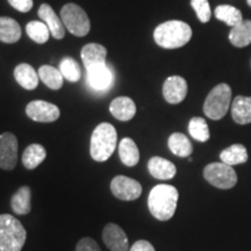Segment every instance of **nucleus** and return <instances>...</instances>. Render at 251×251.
I'll return each instance as SVG.
<instances>
[{
    "instance_id": "0eeeda50",
    "label": "nucleus",
    "mask_w": 251,
    "mask_h": 251,
    "mask_svg": "<svg viewBox=\"0 0 251 251\" xmlns=\"http://www.w3.org/2000/svg\"><path fill=\"white\" fill-rule=\"evenodd\" d=\"M203 178L212 186L221 190L233 188L237 183V175L233 166L224 162L211 163L203 169Z\"/></svg>"
},
{
    "instance_id": "bb28decb",
    "label": "nucleus",
    "mask_w": 251,
    "mask_h": 251,
    "mask_svg": "<svg viewBox=\"0 0 251 251\" xmlns=\"http://www.w3.org/2000/svg\"><path fill=\"white\" fill-rule=\"evenodd\" d=\"M214 14L218 20L224 21L226 25H228V26L230 27L236 26V25L243 21L242 12H241L238 8L230 5L218 6V7L215 8Z\"/></svg>"
},
{
    "instance_id": "c9c22d12",
    "label": "nucleus",
    "mask_w": 251,
    "mask_h": 251,
    "mask_svg": "<svg viewBox=\"0 0 251 251\" xmlns=\"http://www.w3.org/2000/svg\"><path fill=\"white\" fill-rule=\"evenodd\" d=\"M247 2H248V5H249L251 7V0H247Z\"/></svg>"
},
{
    "instance_id": "1a4fd4ad",
    "label": "nucleus",
    "mask_w": 251,
    "mask_h": 251,
    "mask_svg": "<svg viewBox=\"0 0 251 251\" xmlns=\"http://www.w3.org/2000/svg\"><path fill=\"white\" fill-rule=\"evenodd\" d=\"M18 161V139L14 134L4 133L0 135V168L12 171Z\"/></svg>"
},
{
    "instance_id": "c756f323",
    "label": "nucleus",
    "mask_w": 251,
    "mask_h": 251,
    "mask_svg": "<svg viewBox=\"0 0 251 251\" xmlns=\"http://www.w3.org/2000/svg\"><path fill=\"white\" fill-rule=\"evenodd\" d=\"M26 31L28 36L30 37L34 42L39 43V45H43L47 41L49 40L50 34L49 28L43 21H31L27 25Z\"/></svg>"
},
{
    "instance_id": "b1692460",
    "label": "nucleus",
    "mask_w": 251,
    "mask_h": 251,
    "mask_svg": "<svg viewBox=\"0 0 251 251\" xmlns=\"http://www.w3.org/2000/svg\"><path fill=\"white\" fill-rule=\"evenodd\" d=\"M47 152L45 147L41 144H30L23 153V164L28 170H34L46 159Z\"/></svg>"
},
{
    "instance_id": "a211bd4d",
    "label": "nucleus",
    "mask_w": 251,
    "mask_h": 251,
    "mask_svg": "<svg viewBox=\"0 0 251 251\" xmlns=\"http://www.w3.org/2000/svg\"><path fill=\"white\" fill-rule=\"evenodd\" d=\"M14 78L25 90H34L39 85V74L27 63L19 64L14 69Z\"/></svg>"
},
{
    "instance_id": "ddd939ff",
    "label": "nucleus",
    "mask_w": 251,
    "mask_h": 251,
    "mask_svg": "<svg viewBox=\"0 0 251 251\" xmlns=\"http://www.w3.org/2000/svg\"><path fill=\"white\" fill-rule=\"evenodd\" d=\"M113 72L107 64L89 69L87 70V81L90 86L97 91H105L113 84Z\"/></svg>"
},
{
    "instance_id": "f8f14e48",
    "label": "nucleus",
    "mask_w": 251,
    "mask_h": 251,
    "mask_svg": "<svg viewBox=\"0 0 251 251\" xmlns=\"http://www.w3.org/2000/svg\"><path fill=\"white\" fill-rule=\"evenodd\" d=\"M187 83L183 77L171 76L164 81L163 96L169 103H179L186 98Z\"/></svg>"
},
{
    "instance_id": "9b49d317",
    "label": "nucleus",
    "mask_w": 251,
    "mask_h": 251,
    "mask_svg": "<svg viewBox=\"0 0 251 251\" xmlns=\"http://www.w3.org/2000/svg\"><path fill=\"white\" fill-rule=\"evenodd\" d=\"M102 240L111 251H128V237L120 226L106 225L102 230Z\"/></svg>"
},
{
    "instance_id": "9d476101",
    "label": "nucleus",
    "mask_w": 251,
    "mask_h": 251,
    "mask_svg": "<svg viewBox=\"0 0 251 251\" xmlns=\"http://www.w3.org/2000/svg\"><path fill=\"white\" fill-rule=\"evenodd\" d=\"M26 114L36 122H54L59 118V108L51 102L34 100L27 105Z\"/></svg>"
},
{
    "instance_id": "dca6fc26",
    "label": "nucleus",
    "mask_w": 251,
    "mask_h": 251,
    "mask_svg": "<svg viewBox=\"0 0 251 251\" xmlns=\"http://www.w3.org/2000/svg\"><path fill=\"white\" fill-rule=\"evenodd\" d=\"M148 170L152 177L161 180L172 179L177 174V169L174 163L158 156L151 157L149 159Z\"/></svg>"
},
{
    "instance_id": "f03ea898",
    "label": "nucleus",
    "mask_w": 251,
    "mask_h": 251,
    "mask_svg": "<svg viewBox=\"0 0 251 251\" xmlns=\"http://www.w3.org/2000/svg\"><path fill=\"white\" fill-rule=\"evenodd\" d=\"M192 37V29L186 23L179 20L166 21L156 27L153 39L159 47L165 49H177L188 43Z\"/></svg>"
},
{
    "instance_id": "f3484780",
    "label": "nucleus",
    "mask_w": 251,
    "mask_h": 251,
    "mask_svg": "<svg viewBox=\"0 0 251 251\" xmlns=\"http://www.w3.org/2000/svg\"><path fill=\"white\" fill-rule=\"evenodd\" d=\"M109 112L120 121H129L136 114V105L128 97H118L109 105Z\"/></svg>"
},
{
    "instance_id": "f257e3e1",
    "label": "nucleus",
    "mask_w": 251,
    "mask_h": 251,
    "mask_svg": "<svg viewBox=\"0 0 251 251\" xmlns=\"http://www.w3.org/2000/svg\"><path fill=\"white\" fill-rule=\"evenodd\" d=\"M178 198H179L178 190L172 185H156L149 193V211L153 218L159 221H168L175 214Z\"/></svg>"
},
{
    "instance_id": "a878e982",
    "label": "nucleus",
    "mask_w": 251,
    "mask_h": 251,
    "mask_svg": "<svg viewBox=\"0 0 251 251\" xmlns=\"http://www.w3.org/2000/svg\"><path fill=\"white\" fill-rule=\"evenodd\" d=\"M220 158H221V162L230 166L243 164L248 161L247 148L243 144H233L220 153Z\"/></svg>"
},
{
    "instance_id": "aec40b11",
    "label": "nucleus",
    "mask_w": 251,
    "mask_h": 251,
    "mask_svg": "<svg viewBox=\"0 0 251 251\" xmlns=\"http://www.w3.org/2000/svg\"><path fill=\"white\" fill-rule=\"evenodd\" d=\"M229 41L237 48H244L251 43V20H243L236 26L231 27Z\"/></svg>"
},
{
    "instance_id": "393cba45",
    "label": "nucleus",
    "mask_w": 251,
    "mask_h": 251,
    "mask_svg": "<svg viewBox=\"0 0 251 251\" xmlns=\"http://www.w3.org/2000/svg\"><path fill=\"white\" fill-rule=\"evenodd\" d=\"M169 149L174 155L178 157H188L193 152V147L191 141L181 133H174L169 137Z\"/></svg>"
},
{
    "instance_id": "2eb2a0df",
    "label": "nucleus",
    "mask_w": 251,
    "mask_h": 251,
    "mask_svg": "<svg viewBox=\"0 0 251 251\" xmlns=\"http://www.w3.org/2000/svg\"><path fill=\"white\" fill-rule=\"evenodd\" d=\"M106 56H107V50L98 43H89L81 49V59L86 70L106 64Z\"/></svg>"
},
{
    "instance_id": "4be33fe9",
    "label": "nucleus",
    "mask_w": 251,
    "mask_h": 251,
    "mask_svg": "<svg viewBox=\"0 0 251 251\" xmlns=\"http://www.w3.org/2000/svg\"><path fill=\"white\" fill-rule=\"evenodd\" d=\"M21 37V27L14 19L0 18V41L4 43H15Z\"/></svg>"
},
{
    "instance_id": "7c9ffc66",
    "label": "nucleus",
    "mask_w": 251,
    "mask_h": 251,
    "mask_svg": "<svg viewBox=\"0 0 251 251\" xmlns=\"http://www.w3.org/2000/svg\"><path fill=\"white\" fill-rule=\"evenodd\" d=\"M59 71L65 79L72 81V83H76L81 77L79 65L71 57H64L62 59L61 64H59Z\"/></svg>"
},
{
    "instance_id": "20e7f679",
    "label": "nucleus",
    "mask_w": 251,
    "mask_h": 251,
    "mask_svg": "<svg viewBox=\"0 0 251 251\" xmlns=\"http://www.w3.org/2000/svg\"><path fill=\"white\" fill-rule=\"evenodd\" d=\"M27 238L26 229L11 214L0 215V251H21Z\"/></svg>"
},
{
    "instance_id": "c85d7f7f",
    "label": "nucleus",
    "mask_w": 251,
    "mask_h": 251,
    "mask_svg": "<svg viewBox=\"0 0 251 251\" xmlns=\"http://www.w3.org/2000/svg\"><path fill=\"white\" fill-rule=\"evenodd\" d=\"M188 133L194 140L199 142H207L209 140V128L205 119L196 117L192 118L188 124Z\"/></svg>"
},
{
    "instance_id": "cd10ccee",
    "label": "nucleus",
    "mask_w": 251,
    "mask_h": 251,
    "mask_svg": "<svg viewBox=\"0 0 251 251\" xmlns=\"http://www.w3.org/2000/svg\"><path fill=\"white\" fill-rule=\"evenodd\" d=\"M39 78L49 89L59 90L63 86V75L61 71L50 65H43L40 68Z\"/></svg>"
},
{
    "instance_id": "412c9836",
    "label": "nucleus",
    "mask_w": 251,
    "mask_h": 251,
    "mask_svg": "<svg viewBox=\"0 0 251 251\" xmlns=\"http://www.w3.org/2000/svg\"><path fill=\"white\" fill-rule=\"evenodd\" d=\"M31 190L29 186L20 187L11 199V207L15 214L26 215L31 209Z\"/></svg>"
},
{
    "instance_id": "2f4dec72",
    "label": "nucleus",
    "mask_w": 251,
    "mask_h": 251,
    "mask_svg": "<svg viewBox=\"0 0 251 251\" xmlns=\"http://www.w3.org/2000/svg\"><path fill=\"white\" fill-rule=\"evenodd\" d=\"M191 6L196 11L197 17L203 24L211 20L212 11L208 0H191Z\"/></svg>"
},
{
    "instance_id": "6e6552de",
    "label": "nucleus",
    "mask_w": 251,
    "mask_h": 251,
    "mask_svg": "<svg viewBox=\"0 0 251 251\" xmlns=\"http://www.w3.org/2000/svg\"><path fill=\"white\" fill-rule=\"evenodd\" d=\"M113 196L124 201H131L139 199L142 193V186L137 180L126 176H117L111 181Z\"/></svg>"
},
{
    "instance_id": "6ab92c4d",
    "label": "nucleus",
    "mask_w": 251,
    "mask_h": 251,
    "mask_svg": "<svg viewBox=\"0 0 251 251\" xmlns=\"http://www.w3.org/2000/svg\"><path fill=\"white\" fill-rule=\"evenodd\" d=\"M231 117L238 125L251 124V97L237 96L231 103Z\"/></svg>"
},
{
    "instance_id": "5701e85b",
    "label": "nucleus",
    "mask_w": 251,
    "mask_h": 251,
    "mask_svg": "<svg viewBox=\"0 0 251 251\" xmlns=\"http://www.w3.org/2000/svg\"><path fill=\"white\" fill-rule=\"evenodd\" d=\"M119 155L126 166H135L140 161V152L136 143L129 137H125L119 144Z\"/></svg>"
},
{
    "instance_id": "72a5a7b5",
    "label": "nucleus",
    "mask_w": 251,
    "mask_h": 251,
    "mask_svg": "<svg viewBox=\"0 0 251 251\" xmlns=\"http://www.w3.org/2000/svg\"><path fill=\"white\" fill-rule=\"evenodd\" d=\"M8 2L12 7L23 13L29 12L33 7V0H8Z\"/></svg>"
},
{
    "instance_id": "473e14b6",
    "label": "nucleus",
    "mask_w": 251,
    "mask_h": 251,
    "mask_svg": "<svg viewBox=\"0 0 251 251\" xmlns=\"http://www.w3.org/2000/svg\"><path fill=\"white\" fill-rule=\"evenodd\" d=\"M76 251H101V250H100L99 244L97 243L93 238L84 237L77 243Z\"/></svg>"
},
{
    "instance_id": "423d86ee",
    "label": "nucleus",
    "mask_w": 251,
    "mask_h": 251,
    "mask_svg": "<svg viewBox=\"0 0 251 251\" xmlns=\"http://www.w3.org/2000/svg\"><path fill=\"white\" fill-rule=\"evenodd\" d=\"M64 27L75 36H85L91 29L90 19L83 8L76 4H67L61 9Z\"/></svg>"
},
{
    "instance_id": "4468645a",
    "label": "nucleus",
    "mask_w": 251,
    "mask_h": 251,
    "mask_svg": "<svg viewBox=\"0 0 251 251\" xmlns=\"http://www.w3.org/2000/svg\"><path fill=\"white\" fill-rule=\"evenodd\" d=\"M39 17L41 20L47 25V27L49 28L50 34L55 39L61 40L65 36V27L63 21L57 17V14L55 13L54 9L51 8V6L48 4H42L39 8Z\"/></svg>"
},
{
    "instance_id": "f704fd0d",
    "label": "nucleus",
    "mask_w": 251,
    "mask_h": 251,
    "mask_svg": "<svg viewBox=\"0 0 251 251\" xmlns=\"http://www.w3.org/2000/svg\"><path fill=\"white\" fill-rule=\"evenodd\" d=\"M129 251H155V248L148 241L140 240L133 244Z\"/></svg>"
},
{
    "instance_id": "39448f33",
    "label": "nucleus",
    "mask_w": 251,
    "mask_h": 251,
    "mask_svg": "<svg viewBox=\"0 0 251 251\" xmlns=\"http://www.w3.org/2000/svg\"><path fill=\"white\" fill-rule=\"evenodd\" d=\"M231 102V89L228 84L221 83L208 93L203 103V113L212 120H220L227 114Z\"/></svg>"
},
{
    "instance_id": "7ed1b4c3",
    "label": "nucleus",
    "mask_w": 251,
    "mask_h": 251,
    "mask_svg": "<svg viewBox=\"0 0 251 251\" xmlns=\"http://www.w3.org/2000/svg\"><path fill=\"white\" fill-rule=\"evenodd\" d=\"M118 134L111 124L102 122L97 126L91 137L90 152L94 161L105 162L117 148Z\"/></svg>"
}]
</instances>
